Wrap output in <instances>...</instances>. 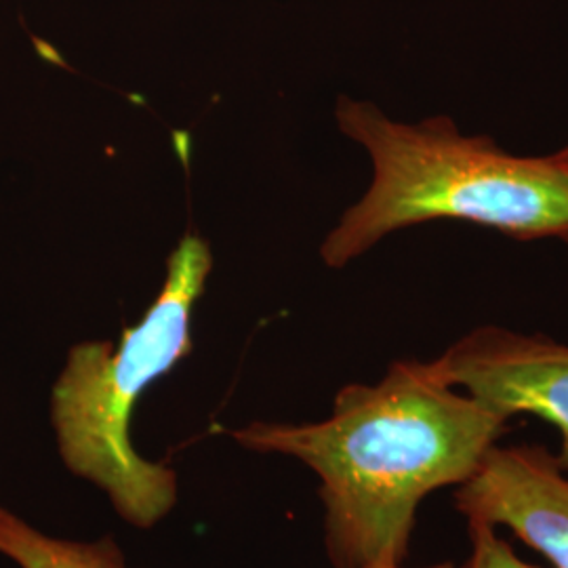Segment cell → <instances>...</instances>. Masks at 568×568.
<instances>
[{"instance_id": "6da1fadb", "label": "cell", "mask_w": 568, "mask_h": 568, "mask_svg": "<svg viewBox=\"0 0 568 568\" xmlns=\"http://www.w3.org/2000/svg\"><path fill=\"white\" fill-rule=\"evenodd\" d=\"M506 432L508 419L447 384L436 361H398L375 386L342 387L325 422H255L230 436L318 474L335 567L394 568L408 556L422 501L464 485Z\"/></svg>"}, {"instance_id": "7a4b0ae2", "label": "cell", "mask_w": 568, "mask_h": 568, "mask_svg": "<svg viewBox=\"0 0 568 568\" xmlns=\"http://www.w3.org/2000/svg\"><path fill=\"white\" fill-rule=\"evenodd\" d=\"M339 129L375 166L365 196L326 236L321 255L344 267L384 236L432 220H462L516 241L568 244V171L551 156H516L487 135H464L450 116L396 122L342 95Z\"/></svg>"}, {"instance_id": "3957f363", "label": "cell", "mask_w": 568, "mask_h": 568, "mask_svg": "<svg viewBox=\"0 0 568 568\" xmlns=\"http://www.w3.org/2000/svg\"><path fill=\"white\" fill-rule=\"evenodd\" d=\"M211 267L203 239L185 234L142 323L124 328L116 345H74L53 386L51 422L63 464L102 488L133 527H154L178 501V474L135 450L131 417L143 392L192 352V312Z\"/></svg>"}, {"instance_id": "277c9868", "label": "cell", "mask_w": 568, "mask_h": 568, "mask_svg": "<svg viewBox=\"0 0 568 568\" xmlns=\"http://www.w3.org/2000/svg\"><path fill=\"white\" fill-rule=\"evenodd\" d=\"M443 377L511 419L535 415L560 434L556 455L568 471V345L506 326L471 328L434 358Z\"/></svg>"}, {"instance_id": "5b68a950", "label": "cell", "mask_w": 568, "mask_h": 568, "mask_svg": "<svg viewBox=\"0 0 568 568\" xmlns=\"http://www.w3.org/2000/svg\"><path fill=\"white\" fill-rule=\"evenodd\" d=\"M453 499L467 525L508 528L551 567L568 568V471L548 448L493 445Z\"/></svg>"}, {"instance_id": "8992f818", "label": "cell", "mask_w": 568, "mask_h": 568, "mask_svg": "<svg viewBox=\"0 0 568 568\" xmlns=\"http://www.w3.org/2000/svg\"><path fill=\"white\" fill-rule=\"evenodd\" d=\"M0 554L20 568H126L114 539L93 544L49 537L0 506Z\"/></svg>"}, {"instance_id": "52a82bcc", "label": "cell", "mask_w": 568, "mask_h": 568, "mask_svg": "<svg viewBox=\"0 0 568 568\" xmlns=\"http://www.w3.org/2000/svg\"><path fill=\"white\" fill-rule=\"evenodd\" d=\"M469 556L462 568H541L523 560L499 530L488 525H467Z\"/></svg>"}, {"instance_id": "ba28073f", "label": "cell", "mask_w": 568, "mask_h": 568, "mask_svg": "<svg viewBox=\"0 0 568 568\" xmlns=\"http://www.w3.org/2000/svg\"><path fill=\"white\" fill-rule=\"evenodd\" d=\"M554 159H556L558 163L562 164V166L568 171V143L562 148V150H558V152L554 154Z\"/></svg>"}, {"instance_id": "9c48e42d", "label": "cell", "mask_w": 568, "mask_h": 568, "mask_svg": "<svg viewBox=\"0 0 568 568\" xmlns=\"http://www.w3.org/2000/svg\"><path fill=\"white\" fill-rule=\"evenodd\" d=\"M394 568H403V567H394ZM424 568H455L450 562H443V565H432V567H424Z\"/></svg>"}]
</instances>
